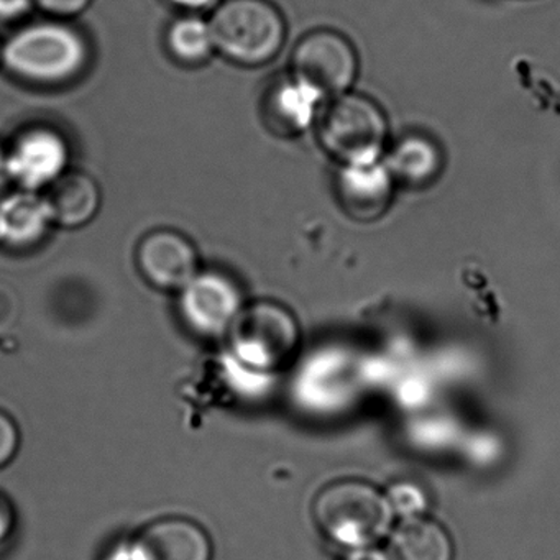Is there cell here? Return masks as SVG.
<instances>
[{"label":"cell","mask_w":560,"mask_h":560,"mask_svg":"<svg viewBox=\"0 0 560 560\" xmlns=\"http://www.w3.org/2000/svg\"><path fill=\"white\" fill-rule=\"evenodd\" d=\"M93 47L83 31L60 19L18 28L0 47L5 73L25 86L58 90L77 83L90 70Z\"/></svg>","instance_id":"1"},{"label":"cell","mask_w":560,"mask_h":560,"mask_svg":"<svg viewBox=\"0 0 560 560\" xmlns=\"http://www.w3.org/2000/svg\"><path fill=\"white\" fill-rule=\"evenodd\" d=\"M209 22L215 51L238 67H265L287 44V21L270 0H222Z\"/></svg>","instance_id":"2"},{"label":"cell","mask_w":560,"mask_h":560,"mask_svg":"<svg viewBox=\"0 0 560 560\" xmlns=\"http://www.w3.org/2000/svg\"><path fill=\"white\" fill-rule=\"evenodd\" d=\"M392 504L365 481L329 485L314 501V520L332 542L347 549L375 546L393 523Z\"/></svg>","instance_id":"3"},{"label":"cell","mask_w":560,"mask_h":560,"mask_svg":"<svg viewBox=\"0 0 560 560\" xmlns=\"http://www.w3.org/2000/svg\"><path fill=\"white\" fill-rule=\"evenodd\" d=\"M317 137L340 165L382 160L388 149V117L372 97L350 91L329 101L317 120Z\"/></svg>","instance_id":"4"},{"label":"cell","mask_w":560,"mask_h":560,"mask_svg":"<svg viewBox=\"0 0 560 560\" xmlns=\"http://www.w3.org/2000/svg\"><path fill=\"white\" fill-rule=\"evenodd\" d=\"M232 352L254 370L281 369L300 343V327L287 307L258 301L241 311L229 330Z\"/></svg>","instance_id":"5"},{"label":"cell","mask_w":560,"mask_h":560,"mask_svg":"<svg viewBox=\"0 0 560 560\" xmlns=\"http://www.w3.org/2000/svg\"><path fill=\"white\" fill-rule=\"evenodd\" d=\"M359 71V54L352 42L329 28L304 35L291 55L290 73L310 84L326 101L350 93Z\"/></svg>","instance_id":"6"},{"label":"cell","mask_w":560,"mask_h":560,"mask_svg":"<svg viewBox=\"0 0 560 560\" xmlns=\"http://www.w3.org/2000/svg\"><path fill=\"white\" fill-rule=\"evenodd\" d=\"M5 150L12 183L19 189L44 192L70 172V140L63 130L50 124L24 127Z\"/></svg>","instance_id":"7"},{"label":"cell","mask_w":560,"mask_h":560,"mask_svg":"<svg viewBox=\"0 0 560 560\" xmlns=\"http://www.w3.org/2000/svg\"><path fill=\"white\" fill-rule=\"evenodd\" d=\"M241 311V291L231 278L218 271L196 275L179 298L183 323L209 339L229 334Z\"/></svg>","instance_id":"8"},{"label":"cell","mask_w":560,"mask_h":560,"mask_svg":"<svg viewBox=\"0 0 560 560\" xmlns=\"http://www.w3.org/2000/svg\"><path fill=\"white\" fill-rule=\"evenodd\" d=\"M396 186L383 159L340 165L334 176L340 208L360 222H373L385 215L395 199Z\"/></svg>","instance_id":"9"},{"label":"cell","mask_w":560,"mask_h":560,"mask_svg":"<svg viewBox=\"0 0 560 560\" xmlns=\"http://www.w3.org/2000/svg\"><path fill=\"white\" fill-rule=\"evenodd\" d=\"M324 97L294 74L273 78L261 97V120L273 136L296 139L319 120Z\"/></svg>","instance_id":"10"},{"label":"cell","mask_w":560,"mask_h":560,"mask_svg":"<svg viewBox=\"0 0 560 560\" xmlns=\"http://www.w3.org/2000/svg\"><path fill=\"white\" fill-rule=\"evenodd\" d=\"M137 267L150 287L160 291L183 290L198 275V254L185 235L162 229L140 241Z\"/></svg>","instance_id":"11"},{"label":"cell","mask_w":560,"mask_h":560,"mask_svg":"<svg viewBox=\"0 0 560 560\" xmlns=\"http://www.w3.org/2000/svg\"><path fill=\"white\" fill-rule=\"evenodd\" d=\"M132 542L142 560H212L208 533L183 517L155 521Z\"/></svg>","instance_id":"12"},{"label":"cell","mask_w":560,"mask_h":560,"mask_svg":"<svg viewBox=\"0 0 560 560\" xmlns=\"http://www.w3.org/2000/svg\"><path fill=\"white\" fill-rule=\"evenodd\" d=\"M51 221L42 192L18 189L0 196V245L11 250H31L47 237Z\"/></svg>","instance_id":"13"},{"label":"cell","mask_w":560,"mask_h":560,"mask_svg":"<svg viewBox=\"0 0 560 560\" xmlns=\"http://www.w3.org/2000/svg\"><path fill=\"white\" fill-rule=\"evenodd\" d=\"M383 162L396 185L422 189L434 185L441 178L445 156L434 139L424 133L411 132L386 149Z\"/></svg>","instance_id":"14"},{"label":"cell","mask_w":560,"mask_h":560,"mask_svg":"<svg viewBox=\"0 0 560 560\" xmlns=\"http://www.w3.org/2000/svg\"><path fill=\"white\" fill-rule=\"evenodd\" d=\"M42 195L47 201L54 224L67 229L90 224L96 218L103 202L96 179L84 172L65 173Z\"/></svg>","instance_id":"15"},{"label":"cell","mask_w":560,"mask_h":560,"mask_svg":"<svg viewBox=\"0 0 560 560\" xmlns=\"http://www.w3.org/2000/svg\"><path fill=\"white\" fill-rule=\"evenodd\" d=\"M393 560H454V544L444 527L425 517H406L392 539Z\"/></svg>","instance_id":"16"},{"label":"cell","mask_w":560,"mask_h":560,"mask_svg":"<svg viewBox=\"0 0 560 560\" xmlns=\"http://www.w3.org/2000/svg\"><path fill=\"white\" fill-rule=\"evenodd\" d=\"M165 47L183 67H202L215 54L211 22L201 14H182L166 27Z\"/></svg>","instance_id":"17"},{"label":"cell","mask_w":560,"mask_h":560,"mask_svg":"<svg viewBox=\"0 0 560 560\" xmlns=\"http://www.w3.org/2000/svg\"><path fill=\"white\" fill-rule=\"evenodd\" d=\"M388 501L392 504L393 513L401 514L405 520L419 516V513H422L428 504L424 491L411 483H399L393 487Z\"/></svg>","instance_id":"18"},{"label":"cell","mask_w":560,"mask_h":560,"mask_svg":"<svg viewBox=\"0 0 560 560\" xmlns=\"http://www.w3.org/2000/svg\"><path fill=\"white\" fill-rule=\"evenodd\" d=\"M21 444L18 424L8 412L0 411V467L8 465L15 457Z\"/></svg>","instance_id":"19"},{"label":"cell","mask_w":560,"mask_h":560,"mask_svg":"<svg viewBox=\"0 0 560 560\" xmlns=\"http://www.w3.org/2000/svg\"><path fill=\"white\" fill-rule=\"evenodd\" d=\"M91 4H93V0H35V5L40 11L50 15L51 19H60V21H68V19L83 14Z\"/></svg>","instance_id":"20"},{"label":"cell","mask_w":560,"mask_h":560,"mask_svg":"<svg viewBox=\"0 0 560 560\" xmlns=\"http://www.w3.org/2000/svg\"><path fill=\"white\" fill-rule=\"evenodd\" d=\"M34 8H37L35 0H0V22L2 24L21 22Z\"/></svg>","instance_id":"21"},{"label":"cell","mask_w":560,"mask_h":560,"mask_svg":"<svg viewBox=\"0 0 560 560\" xmlns=\"http://www.w3.org/2000/svg\"><path fill=\"white\" fill-rule=\"evenodd\" d=\"M182 14H202V12L214 11L222 0H165Z\"/></svg>","instance_id":"22"},{"label":"cell","mask_w":560,"mask_h":560,"mask_svg":"<svg viewBox=\"0 0 560 560\" xmlns=\"http://www.w3.org/2000/svg\"><path fill=\"white\" fill-rule=\"evenodd\" d=\"M14 529V511L4 497H0V544L5 542Z\"/></svg>","instance_id":"23"},{"label":"cell","mask_w":560,"mask_h":560,"mask_svg":"<svg viewBox=\"0 0 560 560\" xmlns=\"http://www.w3.org/2000/svg\"><path fill=\"white\" fill-rule=\"evenodd\" d=\"M346 560H393L392 556L386 552H382V550L376 549V547H362V549H353L350 550L349 556L346 557Z\"/></svg>","instance_id":"24"},{"label":"cell","mask_w":560,"mask_h":560,"mask_svg":"<svg viewBox=\"0 0 560 560\" xmlns=\"http://www.w3.org/2000/svg\"><path fill=\"white\" fill-rule=\"evenodd\" d=\"M12 183L11 170H9L8 150L0 147V195L8 189Z\"/></svg>","instance_id":"25"},{"label":"cell","mask_w":560,"mask_h":560,"mask_svg":"<svg viewBox=\"0 0 560 560\" xmlns=\"http://www.w3.org/2000/svg\"><path fill=\"white\" fill-rule=\"evenodd\" d=\"M106 560H142L140 553L137 552L136 546L133 542L126 544V546H120L119 549L114 550Z\"/></svg>","instance_id":"26"},{"label":"cell","mask_w":560,"mask_h":560,"mask_svg":"<svg viewBox=\"0 0 560 560\" xmlns=\"http://www.w3.org/2000/svg\"><path fill=\"white\" fill-rule=\"evenodd\" d=\"M0 47H2V44H0Z\"/></svg>","instance_id":"27"}]
</instances>
